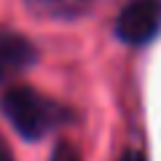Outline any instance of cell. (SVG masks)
Returning <instances> with one entry per match:
<instances>
[{
	"label": "cell",
	"instance_id": "obj_4",
	"mask_svg": "<svg viewBox=\"0 0 161 161\" xmlns=\"http://www.w3.org/2000/svg\"><path fill=\"white\" fill-rule=\"evenodd\" d=\"M89 0H27V8L46 19H73L86 11Z\"/></svg>",
	"mask_w": 161,
	"mask_h": 161
},
{
	"label": "cell",
	"instance_id": "obj_1",
	"mask_svg": "<svg viewBox=\"0 0 161 161\" xmlns=\"http://www.w3.org/2000/svg\"><path fill=\"white\" fill-rule=\"evenodd\" d=\"M0 110L11 121V126L22 134L24 140H40L51 129H57L64 118L67 110L51 97L35 92L30 86H14L0 97Z\"/></svg>",
	"mask_w": 161,
	"mask_h": 161
},
{
	"label": "cell",
	"instance_id": "obj_2",
	"mask_svg": "<svg viewBox=\"0 0 161 161\" xmlns=\"http://www.w3.org/2000/svg\"><path fill=\"white\" fill-rule=\"evenodd\" d=\"M161 32V0H134L115 19V35L129 46H145Z\"/></svg>",
	"mask_w": 161,
	"mask_h": 161
},
{
	"label": "cell",
	"instance_id": "obj_3",
	"mask_svg": "<svg viewBox=\"0 0 161 161\" xmlns=\"http://www.w3.org/2000/svg\"><path fill=\"white\" fill-rule=\"evenodd\" d=\"M35 57H38V51L24 35L3 32L0 35V83L24 73L35 62Z\"/></svg>",
	"mask_w": 161,
	"mask_h": 161
},
{
	"label": "cell",
	"instance_id": "obj_7",
	"mask_svg": "<svg viewBox=\"0 0 161 161\" xmlns=\"http://www.w3.org/2000/svg\"><path fill=\"white\" fill-rule=\"evenodd\" d=\"M0 161H14V156H11V150H8V145H6L3 137H0Z\"/></svg>",
	"mask_w": 161,
	"mask_h": 161
},
{
	"label": "cell",
	"instance_id": "obj_5",
	"mask_svg": "<svg viewBox=\"0 0 161 161\" xmlns=\"http://www.w3.org/2000/svg\"><path fill=\"white\" fill-rule=\"evenodd\" d=\"M51 161H80V156H78V150L70 148V145H59V148L54 150Z\"/></svg>",
	"mask_w": 161,
	"mask_h": 161
},
{
	"label": "cell",
	"instance_id": "obj_6",
	"mask_svg": "<svg viewBox=\"0 0 161 161\" xmlns=\"http://www.w3.org/2000/svg\"><path fill=\"white\" fill-rule=\"evenodd\" d=\"M118 161H148V158H145V153H142V150H126V153L121 156Z\"/></svg>",
	"mask_w": 161,
	"mask_h": 161
}]
</instances>
